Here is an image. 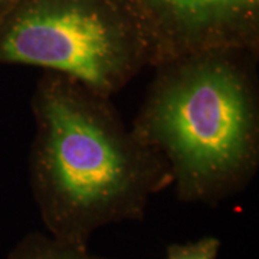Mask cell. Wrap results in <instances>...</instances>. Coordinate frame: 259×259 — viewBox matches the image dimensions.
<instances>
[{"instance_id":"6da1fadb","label":"cell","mask_w":259,"mask_h":259,"mask_svg":"<svg viewBox=\"0 0 259 259\" xmlns=\"http://www.w3.org/2000/svg\"><path fill=\"white\" fill-rule=\"evenodd\" d=\"M30 186L48 235L88 248L108 225L141 221L171 186L164 160L127 127L111 98L44 72L32 95Z\"/></svg>"},{"instance_id":"277c9868","label":"cell","mask_w":259,"mask_h":259,"mask_svg":"<svg viewBox=\"0 0 259 259\" xmlns=\"http://www.w3.org/2000/svg\"><path fill=\"white\" fill-rule=\"evenodd\" d=\"M134 2L153 35V66L212 49L258 52L259 0Z\"/></svg>"},{"instance_id":"5b68a950","label":"cell","mask_w":259,"mask_h":259,"mask_svg":"<svg viewBox=\"0 0 259 259\" xmlns=\"http://www.w3.org/2000/svg\"><path fill=\"white\" fill-rule=\"evenodd\" d=\"M9 259H108L94 255L88 248L75 246L55 239L54 236L32 232L10 252Z\"/></svg>"},{"instance_id":"8992f818","label":"cell","mask_w":259,"mask_h":259,"mask_svg":"<svg viewBox=\"0 0 259 259\" xmlns=\"http://www.w3.org/2000/svg\"><path fill=\"white\" fill-rule=\"evenodd\" d=\"M222 242L207 235L186 243H170L166 248V259H218Z\"/></svg>"},{"instance_id":"52a82bcc","label":"cell","mask_w":259,"mask_h":259,"mask_svg":"<svg viewBox=\"0 0 259 259\" xmlns=\"http://www.w3.org/2000/svg\"><path fill=\"white\" fill-rule=\"evenodd\" d=\"M20 2L22 0H0V13L2 12H8V15H9L10 12L15 9Z\"/></svg>"},{"instance_id":"3957f363","label":"cell","mask_w":259,"mask_h":259,"mask_svg":"<svg viewBox=\"0 0 259 259\" xmlns=\"http://www.w3.org/2000/svg\"><path fill=\"white\" fill-rule=\"evenodd\" d=\"M153 62L134 0H22L0 23V64L65 75L110 98Z\"/></svg>"},{"instance_id":"7a4b0ae2","label":"cell","mask_w":259,"mask_h":259,"mask_svg":"<svg viewBox=\"0 0 259 259\" xmlns=\"http://www.w3.org/2000/svg\"><path fill=\"white\" fill-rule=\"evenodd\" d=\"M256 56L212 49L153 66L131 130L164 160L179 200L216 206L256 175Z\"/></svg>"}]
</instances>
